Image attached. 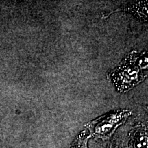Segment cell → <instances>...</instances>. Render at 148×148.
<instances>
[{
  "label": "cell",
  "mask_w": 148,
  "mask_h": 148,
  "mask_svg": "<svg viewBox=\"0 0 148 148\" xmlns=\"http://www.w3.org/2000/svg\"><path fill=\"white\" fill-rule=\"evenodd\" d=\"M127 57L132 61L134 63L140 68L142 71L147 70V53L143 51L142 53H138L136 51H132Z\"/></svg>",
  "instance_id": "cell-3"
},
{
  "label": "cell",
  "mask_w": 148,
  "mask_h": 148,
  "mask_svg": "<svg viewBox=\"0 0 148 148\" xmlns=\"http://www.w3.org/2000/svg\"><path fill=\"white\" fill-rule=\"evenodd\" d=\"M131 112L126 110H117L101 116L92 123L93 132L97 135L106 136L122 123Z\"/></svg>",
  "instance_id": "cell-2"
},
{
  "label": "cell",
  "mask_w": 148,
  "mask_h": 148,
  "mask_svg": "<svg viewBox=\"0 0 148 148\" xmlns=\"http://www.w3.org/2000/svg\"><path fill=\"white\" fill-rule=\"evenodd\" d=\"M134 148H147V132L144 130H138L133 136Z\"/></svg>",
  "instance_id": "cell-4"
},
{
  "label": "cell",
  "mask_w": 148,
  "mask_h": 148,
  "mask_svg": "<svg viewBox=\"0 0 148 148\" xmlns=\"http://www.w3.org/2000/svg\"><path fill=\"white\" fill-rule=\"evenodd\" d=\"M108 76L119 92L130 90L145 78L143 71L127 56L109 72Z\"/></svg>",
  "instance_id": "cell-1"
}]
</instances>
